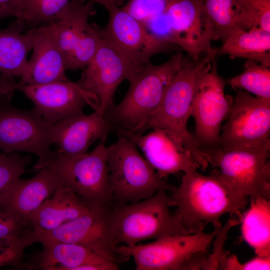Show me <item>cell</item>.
Returning a JSON list of instances; mask_svg holds the SVG:
<instances>
[{"mask_svg":"<svg viewBox=\"0 0 270 270\" xmlns=\"http://www.w3.org/2000/svg\"><path fill=\"white\" fill-rule=\"evenodd\" d=\"M170 190V206L176 208L174 212L188 234L204 232L209 224L218 232L223 215L240 216V211L249 202L223 179L216 168L208 175L196 169L184 172L180 185Z\"/></svg>","mask_w":270,"mask_h":270,"instance_id":"1","label":"cell"},{"mask_svg":"<svg viewBox=\"0 0 270 270\" xmlns=\"http://www.w3.org/2000/svg\"><path fill=\"white\" fill-rule=\"evenodd\" d=\"M188 61L178 52L166 62L158 65L150 62L135 74L122 100L104 114L112 130L118 136L128 138L144 134L170 81Z\"/></svg>","mask_w":270,"mask_h":270,"instance_id":"2","label":"cell"},{"mask_svg":"<svg viewBox=\"0 0 270 270\" xmlns=\"http://www.w3.org/2000/svg\"><path fill=\"white\" fill-rule=\"evenodd\" d=\"M210 55L198 61H188L168 84L160 104L149 120L146 131L161 128L166 132L181 148L190 152L202 170L208 164L187 127L198 78L214 60Z\"/></svg>","mask_w":270,"mask_h":270,"instance_id":"3","label":"cell"},{"mask_svg":"<svg viewBox=\"0 0 270 270\" xmlns=\"http://www.w3.org/2000/svg\"><path fill=\"white\" fill-rule=\"evenodd\" d=\"M166 190L133 204H116L109 212L110 230L116 245L188 234L171 212Z\"/></svg>","mask_w":270,"mask_h":270,"instance_id":"4","label":"cell"},{"mask_svg":"<svg viewBox=\"0 0 270 270\" xmlns=\"http://www.w3.org/2000/svg\"><path fill=\"white\" fill-rule=\"evenodd\" d=\"M108 148L107 160L113 200L133 204L173 186L148 164L130 139L118 136Z\"/></svg>","mask_w":270,"mask_h":270,"instance_id":"5","label":"cell"},{"mask_svg":"<svg viewBox=\"0 0 270 270\" xmlns=\"http://www.w3.org/2000/svg\"><path fill=\"white\" fill-rule=\"evenodd\" d=\"M107 156V146L100 142L92 151L82 154L68 156L57 152L48 168L62 186L72 190L90 210L110 208L114 200Z\"/></svg>","mask_w":270,"mask_h":270,"instance_id":"6","label":"cell"},{"mask_svg":"<svg viewBox=\"0 0 270 270\" xmlns=\"http://www.w3.org/2000/svg\"><path fill=\"white\" fill-rule=\"evenodd\" d=\"M208 164L234 190L249 200H270V140L251 148L202 149Z\"/></svg>","mask_w":270,"mask_h":270,"instance_id":"7","label":"cell"},{"mask_svg":"<svg viewBox=\"0 0 270 270\" xmlns=\"http://www.w3.org/2000/svg\"><path fill=\"white\" fill-rule=\"evenodd\" d=\"M217 232L172 236L146 244H120L118 250L124 261L133 258L136 270H193Z\"/></svg>","mask_w":270,"mask_h":270,"instance_id":"8","label":"cell"},{"mask_svg":"<svg viewBox=\"0 0 270 270\" xmlns=\"http://www.w3.org/2000/svg\"><path fill=\"white\" fill-rule=\"evenodd\" d=\"M51 126L34 108L24 110L10 104L0 106V150L34 154V170L48 168L57 155L50 149Z\"/></svg>","mask_w":270,"mask_h":270,"instance_id":"9","label":"cell"},{"mask_svg":"<svg viewBox=\"0 0 270 270\" xmlns=\"http://www.w3.org/2000/svg\"><path fill=\"white\" fill-rule=\"evenodd\" d=\"M226 80L218 73L215 59L200 76L191 116L195 121L193 136L200 150L219 147L222 122L228 119L234 100L224 94Z\"/></svg>","mask_w":270,"mask_h":270,"instance_id":"10","label":"cell"},{"mask_svg":"<svg viewBox=\"0 0 270 270\" xmlns=\"http://www.w3.org/2000/svg\"><path fill=\"white\" fill-rule=\"evenodd\" d=\"M96 12L90 1L70 0L59 20L50 24L66 70L84 69L94 54L102 40L100 28L88 19Z\"/></svg>","mask_w":270,"mask_h":270,"instance_id":"11","label":"cell"},{"mask_svg":"<svg viewBox=\"0 0 270 270\" xmlns=\"http://www.w3.org/2000/svg\"><path fill=\"white\" fill-rule=\"evenodd\" d=\"M110 208L90 210L54 230L44 232H26L20 238L26 247L48 241L79 244L119 264L124 260L110 232Z\"/></svg>","mask_w":270,"mask_h":270,"instance_id":"12","label":"cell"},{"mask_svg":"<svg viewBox=\"0 0 270 270\" xmlns=\"http://www.w3.org/2000/svg\"><path fill=\"white\" fill-rule=\"evenodd\" d=\"M106 10L108 20L104 28H100L101 36L138 68L150 63L154 55L170 52L177 46L151 34L122 7L112 6Z\"/></svg>","mask_w":270,"mask_h":270,"instance_id":"13","label":"cell"},{"mask_svg":"<svg viewBox=\"0 0 270 270\" xmlns=\"http://www.w3.org/2000/svg\"><path fill=\"white\" fill-rule=\"evenodd\" d=\"M228 119L222 127L220 147L260 146L270 139V100L254 97L238 90Z\"/></svg>","mask_w":270,"mask_h":270,"instance_id":"14","label":"cell"},{"mask_svg":"<svg viewBox=\"0 0 270 270\" xmlns=\"http://www.w3.org/2000/svg\"><path fill=\"white\" fill-rule=\"evenodd\" d=\"M102 37L93 57L84 68L76 84L98 100L100 112L104 114L114 104L116 89L140 70Z\"/></svg>","mask_w":270,"mask_h":270,"instance_id":"15","label":"cell"},{"mask_svg":"<svg viewBox=\"0 0 270 270\" xmlns=\"http://www.w3.org/2000/svg\"><path fill=\"white\" fill-rule=\"evenodd\" d=\"M14 89L30 99L34 104L33 108L51 126L84 114L86 105L100 112L97 97L70 80L36 85H18L16 82Z\"/></svg>","mask_w":270,"mask_h":270,"instance_id":"16","label":"cell"},{"mask_svg":"<svg viewBox=\"0 0 270 270\" xmlns=\"http://www.w3.org/2000/svg\"><path fill=\"white\" fill-rule=\"evenodd\" d=\"M165 14L172 43L184 50L192 61L216 56L211 45L212 26L200 0H172Z\"/></svg>","mask_w":270,"mask_h":270,"instance_id":"17","label":"cell"},{"mask_svg":"<svg viewBox=\"0 0 270 270\" xmlns=\"http://www.w3.org/2000/svg\"><path fill=\"white\" fill-rule=\"evenodd\" d=\"M32 178L16 179L0 196V210L10 212L28 226L32 214L62 184L49 168L36 171Z\"/></svg>","mask_w":270,"mask_h":270,"instance_id":"18","label":"cell"},{"mask_svg":"<svg viewBox=\"0 0 270 270\" xmlns=\"http://www.w3.org/2000/svg\"><path fill=\"white\" fill-rule=\"evenodd\" d=\"M28 32L32 54L24 74L16 84L36 85L68 80L64 58L52 24L34 28Z\"/></svg>","mask_w":270,"mask_h":270,"instance_id":"19","label":"cell"},{"mask_svg":"<svg viewBox=\"0 0 270 270\" xmlns=\"http://www.w3.org/2000/svg\"><path fill=\"white\" fill-rule=\"evenodd\" d=\"M112 126L104 114L96 111L69 117L51 126L52 144L57 152L68 156L86 154L98 140L105 142Z\"/></svg>","mask_w":270,"mask_h":270,"instance_id":"20","label":"cell"},{"mask_svg":"<svg viewBox=\"0 0 270 270\" xmlns=\"http://www.w3.org/2000/svg\"><path fill=\"white\" fill-rule=\"evenodd\" d=\"M144 154L152 168L162 178L180 172L200 168L190 152L180 148L168 134L161 128L128 138Z\"/></svg>","mask_w":270,"mask_h":270,"instance_id":"21","label":"cell"},{"mask_svg":"<svg viewBox=\"0 0 270 270\" xmlns=\"http://www.w3.org/2000/svg\"><path fill=\"white\" fill-rule=\"evenodd\" d=\"M42 249L18 269L28 270H75L80 266L110 261L79 244L55 241L41 243Z\"/></svg>","mask_w":270,"mask_h":270,"instance_id":"22","label":"cell"},{"mask_svg":"<svg viewBox=\"0 0 270 270\" xmlns=\"http://www.w3.org/2000/svg\"><path fill=\"white\" fill-rule=\"evenodd\" d=\"M90 210L72 190L60 186L32 214L26 232H50Z\"/></svg>","mask_w":270,"mask_h":270,"instance_id":"23","label":"cell"},{"mask_svg":"<svg viewBox=\"0 0 270 270\" xmlns=\"http://www.w3.org/2000/svg\"><path fill=\"white\" fill-rule=\"evenodd\" d=\"M212 29V40L224 42L239 30H248L252 24L244 0H200Z\"/></svg>","mask_w":270,"mask_h":270,"instance_id":"24","label":"cell"},{"mask_svg":"<svg viewBox=\"0 0 270 270\" xmlns=\"http://www.w3.org/2000/svg\"><path fill=\"white\" fill-rule=\"evenodd\" d=\"M26 28L19 19L5 30H0V73L14 78L24 74L32 50L30 33L22 34Z\"/></svg>","mask_w":270,"mask_h":270,"instance_id":"25","label":"cell"},{"mask_svg":"<svg viewBox=\"0 0 270 270\" xmlns=\"http://www.w3.org/2000/svg\"><path fill=\"white\" fill-rule=\"evenodd\" d=\"M240 217L241 234L256 256H270V200L256 197Z\"/></svg>","mask_w":270,"mask_h":270,"instance_id":"26","label":"cell"},{"mask_svg":"<svg viewBox=\"0 0 270 270\" xmlns=\"http://www.w3.org/2000/svg\"><path fill=\"white\" fill-rule=\"evenodd\" d=\"M216 49V55L228 54L231 58H246L270 66V32L259 28L238 30Z\"/></svg>","mask_w":270,"mask_h":270,"instance_id":"27","label":"cell"},{"mask_svg":"<svg viewBox=\"0 0 270 270\" xmlns=\"http://www.w3.org/2000/svg\"><path fill=\"white\" fill-rule=\"evenodd\" d=\"M226 84L234 90H244L254 94L258 98L270 100V67L247 60L244 64V71L226 80Z\"/></svg>","mask_w":270,"mask_h":270,"instance_id":"28","label":"cell"},{"mask_svg":"<svg viewBox=\"0 0 270 270\" xmlns=\"http://www.w3.org/2000/svg\"><path fill=\"white\" fill-rule=\"evenodd\" d=\"M70 0H25L19 19L25 26L45 22L54 23L60 18Z\"/></svg>","mask_w":270,"mask_h":270,"instance_id":"29","label":"cell"},{"mask_svg":"<svg viewBox=\"0 0 270 270\" xmlns=\"http://www.w3.org/2000/svg\"><path fill=\"white\" fill-rule=\"evenodd\" d=\"M32 160L30 156L0 150V196L11 183L27 171L26 167Z\"/></svg>","mask_w":270,"mask_h":270,"instance_id":"30","label":"cell"},{"mask_svg":"<svg viewBox=\"0 0 270 270\" xmlns=\"http://www.w3.org/2000/svg\"><path fill=\"white\" fill-rule=\"evenodd\" d=\"M172 0H128L122 8L142 24L164 14Z\"/></svg>","mask_w":270,"mask_h":270,"instance_id":"31","label":"cell"},{"mask_svg":"<svg viewBox=\"0 0 270 270\" xmlns=\"http://www.w3.org/2000/svg\"><path fill=\"white\" fill-rule=\"evenodd\" d=\"M25 248L20 237L0 238V268L11 266L18 269L24 262Z\"/></svg>","mask_w":270,"mask_h":270,"instance_id":"32","label":"cell"},{"mask_svg":"<svg viewBox=\"0 0 270 270\" xmlns=\"http://www.w3.org/2000/svg\"><path fill=\"white\" fill-rule=\"evenodd\" d=\"M252 28L270 32V0H244Z\"/></svg>","mask_w":270,"mask_h":270,"instance_id":"33","label":"cell"},{"mask_svg":"<svg viewBox=\"0 0 270 270\" xmlns=\"http://www.w3.org/2000/svg\"><path fill=\"white\" fill-rule=\"evenodd\" d=\"M27 228V225L16 216L0 210V238L21 237Z\"/></svg>","mask_w":270,"mask_h":270,"instance_id":"34","label":"cell"},{"mask_svg":"<svg viewBox=\"0 0 270 270\" xmlns=\"http://www.w3.org/2000/svg\"><path fill=\"white\" fill-rule=\"evenodd\" d=\"M22 9V0H0V19L11 16L20 18Z\"/></svg>","mask_w":270,"mask_h":270,"instance_id":"35","label":"cell"},{"mask_svg":"<svg viewBox=\"0 0 270 270\" xmlns=\"http://www.w3.org/2000/svg\"><path fill=\"white\" fill-rule=\"evenodd\" d=\"M270 270V256H256L248 261L237 263L236 270Z\"/></svg>","mask_w":270,"mask_h":270,"instance_id":"36","label":"cell"},{"mask_svg":"<svg viewBox=\"0 0 270 270\" xmlns=\"http://www.w3.org/2000/svg\"><path fill=\"white\" fill-rule=\"evenodd\" d=\"M16 82L10 78L0 73V100H9L14 90Z\"/></svg>","mask_w":270,"mask_h":270,"instance_id":"37","label":"cell"},{"mask_svg":"<svg viewBox=\"0 0 270 270\" xmlns=\"http://www.w3.org/2000/svg\"><path fill=\"white\" fill-rule=\"evenodd\" d=\"M128 0H90L92 2L100 4L106 9L112 6L121 7Z\"/></svg>","mask_w":270,"mask_h":270,"instance_id":"38","label":"cell"},{"mask_svg":"<svg viewBox=\"0 0 270 270\" xmlns=\"http://www.w3.org/2000/svg\"><path fill=\"white\" fill-rule=\"evenodd\" d=\"M24 0H22V4H23V2H24Z\"/></svg>","mask_w":270,"mask_h":270,"instance_id":"39","label":"cell"}]
</instances>
